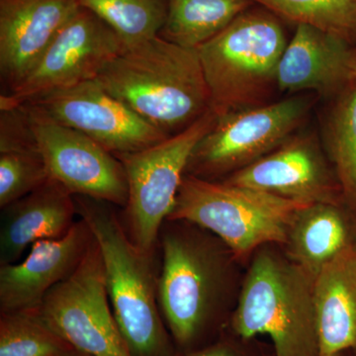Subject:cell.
<instances>
[{"instance_id":"6da1fadb","label":"cell","mask_w":356,"mask_h":356,"mask_svg":"<svg viewBox=\"0 0 356 356\" xmlns=\"http://www.w3.org/2000/svg\"><path fill=\"white\" fill-rule=\"evenodd\" d=\"M98 83L168 137L210 110L197 49L161 37L125 48L105 65Z\"/></svg>"},{"instance_id":"7a4b0ae2","label":"cell","mask_w":356,"mask_h":356,"mask_svg":"<svg viewBox=\"0 0 356 356\" xmlns=\"http://www.w3.org/2000/svg\"><path fill=\"white\" fill-rule=\"evenodd\" d=\"M159 247V310L175 341L187 348L228 303L231 259L235 257L210 232L178 220H166Z\"/></svg>"},{"instance_id":"3957f363","label":"cell","mask_w":356,"mask_h":356,"mask_svg":"<svg viewBox=\"0 0 356 356\" xmlns=\"http://www.w3.org/2000/svg\"><path fill=\"white\" fill-rule=\"evenodd\" d=\"M74 200L102 252L110 305L129 350L133 356H172L159 310L156 257L136 247L114 205L86 196Z\"/></svg>"},{"instance_id":"277c9868","label":"cell","mask_w":356,"mask_h":356,"mask_svg":"<svg viewBox=\"0 0 356 356\" xmlns=\"http://www.w3.org/2000/svg\"><path fill=\"white\" fill-rule=\"evenodd\" d=\"M245 339L270 337L275 356H318L314 280L270 248L254 254L232 318Z\"/></svg>"},{"instance_id":"5b68a950","label":"cell","mask_w":356,"mask_h":356,"mask_svg":"<svg viewBox=\"0 0 356 356\" xmlns=\"http://www.w3.org/2000/svg\"><path fill=\"white\" fill-rule=\"evenodd\" d=\"M287 46L277 16L264 9L245 10L197 49L217 117L266 104L276 84Z\"/></svg>"},{"instance_id":"8992f818","label":"cell","mask_w":356,"mask_h":356,"mask_svg":"<svg viewBox=\"0 0 356 356\" xmlns=\"http://www.w3.org/2000/svg\"><path fill=\"white\" fill-rule=\"evenodd\" d=\"M306 205L222 180L185 175L168 220L189 222L210 232L236 259H242L266 245H284L292 220Z\"/></svg>"},{"instance_id":"52a82bcc","label":"cell","mask_w":356,"mask_h":356,"mask_svg":"<svg viewBox=\"0 0 356 356\" xmlns=\"http://www.w3.org/2000/svg\"><path fill=\"white\" fill-rule=\"evenodd\" d=\"M216 119L209 110L189 127L154 146L116 156L128 184L122 222L136 247L149 257H156L159 233L175 207L192 152Z\"/></svg>"},{"instance_id":"ba28073f","label":"cell","mask_w":356,"mask_h":356,"mask_svg":"<svg viewBox=\"0 0 356 356\" xmlns=\"http://www.w3.org/2000/svg\"><path fill=\"white\" fill-rule=\"evenodd\" d=\"M311 104L310 98L294 96L217 117L194 147L185 175L219 180L247 168L289 140Z\"/></svg>"},{"instance_id":"9c48e42d","label":"cell","mask_w":356,"mask_h":356,"mask_svg":"<svg viewBox=\"0 0 356 356\" xmlns=\"http://www.w3.org/2000/svg\"><path fill=\"white\" fill-rule=\"evenodd\" d=\"M37 315L88 356H133L110 305L102 252L95 238L67 280L44 297Z\"/></svg>"},{"instance_id":"30bf717a","label":"cell","mask_w":356,"mask_h":356,"mask_svg":"<svg viewBox=\"0 0 356 356\" xmlns=\"http://www.w3.org/2000/svg\"><path fill=\"white\" fill-rule=\"evenodd\" d=\"M25 109L49 177L74 196L125 207L128 184L120 159L92 139L27 104Z\"/></svg>"},{"instance_id":"8fae6325","label":"cell","mask_w":356,"mask_h":356,"mask_svg":"<svg viewBox=\"0 0 356 356\" xmlns=\"http://www.w3.org/2000/svg\"><path fill=\"white\" fill-rule=\"evenodd\" d=\"M125 49L116 33L81 7L58 32L24 81L1 95L0 109L14 108L54 91L97 79L105 65Z\"/></svg>"},{"instance_id":"7c38bea8","label":"cell","mask_w":356,"mask_h":356,"mask_svg":"<svg viewBox=\"0 0 356 356\" xmlns=\"http://www.w3.org/2000/svg\"><path fill=\"white\" fill-rule=\"evenodd\" d=\"M25 104L84 134L115 156L142 151L168 138L110 95L96 79Z\"/></svg>"},{"instance_id":"4fadbf2b","label":"cell","mask_w":356,"mask_h":356,"mask_svg":"<svg viewBox=\"0 0 356 356\" xmlns=\"http://www.w3.org/2000/svg\"><path fill=\"white\" fill-rule=\"evenodd\" d=\"M222 181L304 204L337 203L339 188L316 143L311 138L293 136Z\"/></svg>"},{"instance_id":"5bb4252c","label":"cell","mask_w":356,"mask_h":356,"mask_svg":"<svg viewBox=\"0 0 356 356\" xmlns=\"http://www.w3.org/2000/svg\"><path fill=\"white\" fill-rule=\"evenodd\" d=\"M93 241L79 217L63 238L35 243L22 261L0 266V312L38 310L47 294L76 270Z\"/></svg>"},{"instance_id":"9a60e30c","label":"cell","mask_w":356,"mask_h":356,"mask_svg":"<svg viewBox=\"0 0 356 356\" xmlns=\"http://www.w3.org/2000/svg\"><path fill=\"white\" fill-rule=\"evenodd\" d=\"M79 0H0V72L9 91L29 76Z\"/></svg>"},{"instance_id":"2e32d148","label":"cell","mask_w":356,"mask_h":356,"mask_svg":"<svg viewBox=\"0 0 356 356\" xmlns=\"http://www.w3.org/2000/svg\"><path fill=\"white\" fill-rule=\"evenodd\" d=\"M356 54L343 38L308 25H297L278 65L276 84L281 91L341 92L353 83Z\"/></svg>"},{"instance_id":"e0dca14e","label":"cell","mask_w":356,"mask_h":356,"mask_svg":"<svg viewBox=\"0 0 356 356\" xmlns=\"http://www.w3.org/2000/svg\"><path fill=\"white\" fill-rule=\"evenodd\" d=\"M1 210L0 266L20 261L35 243L63 238L79 216L74 196L51 179Z\"/></svg>"},{"instance_id":"ac0fdd59","label":"cell","mask_w":356,"mask_h":356,"mask_svg":"<svg viewBox=\"0 0 356 356\" xmlns=\"http://www.w3.org/2000/svg\"><path fill=\"white\" fill-rule=\"evenodd\" d=\"M318 356L356 348V243L344 250L314 280Z\"/></svg>"},{"instance_id":"d6986e66","label":"cell","mask_w":356,"mask_h":356,"mask_svg":"<svg viewBox=\"0 0 356 356\" xmlns=\"http://www.w3.org/2000/svg\"><path fill=\"white\" fill-rule=\"evenodd\" d=\"M355 243L339 203L322 202L309 204L297 212L283 247L288 259L315 280L327 264Z\"/></svg>"},{"instance_id":"ffe728a7","label":"cell","mask_w":356,"mask_h":356,"mask_svg":"<svg viewBox=\"0 0 356 356\" xmlns=\"http://www.w3.org/2000/svg\"><path fill=\"white\" fill-rule=\"evenodd\" d=\"M250 0H168L159 37L184 48L198 49L248 10Z\"/></svg>"},{"instance_id":"44dd1931","label":"cell","mask_w":356,"mask_h":356,"mask_svg":"<svg viewBox=\"0 0 356 356\" xmlns=\"http://www.w3.org/2000/svg\"><path fill=\"white\" fill-rule=\"evenodd\" d=\"M120 38L125 48L159 36L168 15V0H79Z\"/></svg>"},{"instance_id":"7402d4cb","label":"cell","mask_w":356,"mask_h":356,"mask_svg":"<svg viewBox=\"0 0 356 356\" xmlns=\"http://www.w3.org/2000/svg\"><path fill=\"white\" fill-rule=\"evenodd\" d=\"M0 356H88L42 322L36 311L1 313Z\"/></svg>"},{"instance_id":"603a6c76","label":"cell","mask_w":356,"mask_h":356,"mask_svg":"<svg viewBox=\"0 0 356 356\" xmlns=\"http://www.w3.org/2000/svg\"><path fill=\"white\" fill-rule=\"evenodd\" d=\"M325 140L339 188L356 215V88L344 93L334 106Z\"/></svg>"},{"instance_id":"cb8c5ba5","label":"cell","mask_w":356,"mask_h":356,"mask_svg":"<svg viewBox=\"0 0 356 356\" xmlns=\"http://www.w3.org/2000/svg\"><path fill=\"white\" fill-rule=\"evenodd\" d=\"M277 17L356 41V0H250Z\"/></svg>"},{"instance_id":"d4e9b609","label":"cell","mask_w":356,"mask_h":356,"mask_svg":"<svg viewBox=\"0 0 356 356\" xmlns=\"http://www.w3.org/2000/svg\"><path fill=\"white\" fill-rule=\"evenodd\" d=\"M50 180L37 147L0 153V208L40 188Z\"/></svg>"},{"instance_id":"484cf974","label":"cell","mask_w":356,"mask_h":356,"mask_svg":"<svg viewBox=\"0 0 356 356\" xmlns=\"http://www.w3.org/2000/svg\"><path fill=\"white\" fill-rule=\"evenodd\" d=\"M192 356H238L231 346L227 344H217L207 350L200 351Z\"/></svg>"},{"instance_id":"4316f807","label":"cell","mask_w":356,"mask_h":356,"mask_svg":"<svg viewBox=\"0 0 356 356\" xmlns=\"http://www.w3.org/2000/svg\"><path fill=\"white\" fill-rule=\"evenodd\" d=\"M353 83L355 84L356 88V56L353 63Z\"/></svg>"},{"instance_id":"83f0119b","label":"cell","mask_w":356,"mask_h":356,"mask_svg":"<svg viewBox=\"0 0 356 356\" xmlns=\"http://www.w3.org/2000/svg\"><path fill=\"white\" fill-rule=\"evenodd\" d=\"M334 356H341V355H334Z\"/></svg>"}]
</instances>
